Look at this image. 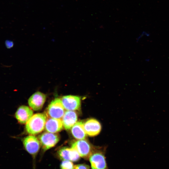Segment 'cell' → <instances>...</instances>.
<instances>
[{
	"label": "cell",
	"mask_w": 169,
	"mask_h": 169,
	"mask_svg": "<svg viewBox=\"0 0 169 169\" xmlns=\"http://www.w3.org/2000/svg\"><path fill=\"white\" fill-rule=\"evenodd\" d=\"M47 116L45 114L37 113L33 115L26 123L27 132L31 135H37L45 128Z\"/></svg>",
	"instance_id": "6da1fadb"
},
{
	"label": "cell",
	"mask_w": 169,
	"mask_h": 169,
	"mask_svg": "<svg viewBox=\"0 0 169 169\" xmlns=\"http://www.w3.org/2000/svg\"><path fill=\"white\" fill-rule=\"evenodd\" d=\"M89 160L91 169H108L105 153L101 150L95 148Z\"/></svg>",
	"instance_id": "7a4b0ae2"
},
{
	"label": "cell",
	"mask_w": 169,
	"mask_h": 169,
	"mask_svg": "<svg viewBox=\"0 0 169 169\" xmlns=\"http://www.w3.org/2000/svg\"><path fill=\"white\" fill-rule=\"evenodd\" d=\"M65 112L61 99L56 98L49 105L45 114L48 118L61 119Z\"/></svg>",
	"instance_id": "3957f363"
},
{
	"label": "cell",
	"mask_w": 169,
	"mask_h": 169,
	"mask_svg": "<svg viewBox=\"0 0 169 169\" xmlns=\"http://www.w3.org/2000/svg\"><path fill=\"white\" fill-rule=\"evenodd\" d=\"M71 148L75 150L80 156L86 160L95 149L89 142L85 139L78 140L73 143Z\"/></svg>",
	"instance_id": "277c9868"
},
{
	"label": "cell",
	"mask_w": 169,
	"mask_h": 169,
	"mask_svg": "<svg viewBox=\"0 0 169 169\" xmlns=\"http://www.w3.org/2000/svg\"><path fill=\"white\" fill-rule=\"evenodd\" d=\"M23 143L26 150L32 155L34 162L41 145L39 141L35 136L30 135L24 138Z\"/></svg>",
	"instance_id": "5b68a950"
},
{
	"label": "cell",
	"mask_w": 169,
	"mask_h": 169,
	"mask_svg": "<svg viewBox=\"0 0 169 169\" xmlns=\"http://www.w3.org/2000/svg\"><path fill=\"white\" fill-rule=\"evenodd\" d=\"M59 140L58 135L49 132H44L39 136V141L44 151L54 146Z\"/></svg>",
	"instance_id": "8992f818"
},
{
	"label": "cell",
	"mask_w": 169,
	"mask_h": 169,
	"mask_svg": "<svg viewBox=\"0 0 169 169\" xmlns=\"http://www.w3.org/2000/svg\"><path fill=\"white\" fill-rule=\"evenodd\" d=\"M65 110H79L81 106V97L78 96L68 95L61 99Z\"/></svg>",
	"instance_id": "52a82bcc"
},
{
	"label": "cell",
	"mask_w": 169,
	"mask_h": 169,
	"mask_svg": "<svg viewBox=\"0 0 169 169\" xmlns=\"http://www.w3.org/2000/svg\"><path fill=\"white\" fill-rule=\"evenodd\" d=\"M57 154L60 160H68L72 162L79 161L81 157L77 151L71 147H62L58 151Z\"/></svg>",
	"instance_id": "ba28073f"
},
{
	"label": "cell",
	"mask_w": 169,
	"mask_h": 169,
	"mask_svg": "<svg viewBox=\"0 0 169 169\" xmlns=\"http://www.w3.org/2000/svg\"><path fill=\"white\" fill-rule=\"evenodd\" d=\"M46 99V95L37 91L33 94L28 100L29 106L33 110L38 111L42 109Z\"/></svg>",
	"instance_id": "9c48e42d"
},
{
	"label": "cell",
	"mask_w": 169,
	"mask_h": 169,
	"mask_svg": "<svg viewBox=\"0 0 169 169\" xmlns=\"http://www.w3.org/2000/svg\"><path fill=\"white\" fill-rule=\"evenodd\" d=\"M83 125L86 134L90 136L97 135L101 130L100 124L95 119L91 118L87 120L83 123Z\"/></svg>",
	"instance_id": "30bf717a"
},
{
	"label": "cell",
	"mask_w": 169,
	"mask_h": 169,
	"mask_svg": "<svg viewBox=\"0 0 169 169\" xmlns=\"http://www.w3.org/2000/svg\"><path fill=\"white\" fill-rule=\"evenodd\" d=\"M33 111L31 108L26 106L22 105L17 110L15 116L18 122L25 124L33 116Z\"/></svg>",
	"instance_id": "8fae6325"
},
{
	"label": "cell",
	"mask_w": 169,
	"mask_h": 169,
	"mask_svg": "<svg viewBox=\"0 0 169 169\" xmlns=\"http://www.w3.org/2000/svg\"><path fill=\"white\" fill-rule=\"evenodd\" d=\"M63 126L61 119L49 118L46 121L45 128L47 131L54 133L60 131Z\"/></svg>",
	"instance_id": "7c38bea8"
},
{
	"label": "cell",
	"mask_w": 169,
	"mask_h": 169,
	"mask_svg": "<svg viewBox=\"0 0 169 169\" xmlns=\"http://www.w3.org/2000/svg\"><path fill=\"white\" fill-rule=\"evenodd\" d=\"M77 115L74 111H65L62 118L63 127L66 130L70 129L77 122Z\"/></svg>",
	"instance_id": "4fadbf2b"
},
{
	"label": "cell",
	"mask_w": 169,
	"mask_h": 169,
	"mask_svg": "<svg viewBox=\"0 0 169 169\" xmlns=\"http://www.w3.org/2000/svg\"><path fill=\"white\" fill-rule=\"evenodd\" d=\"M71 132L73 136L78 140L85 139L87 134L84 130L83 123L81 121L76 122L72 127Z\"/></svg>",
	"instance_id": "5bb4252c"
},
{
	"label": "cell",
	"mask_w": 169,
	"mask_h": 169,
	"mask_svg": "<svg viewBox=\"0 0 169 169\" xmlns=\"http://www.w3.org/2000/svg\"><path fill=\"white\" fill-rule=\"evenodd\" d=\"M74 166L71 161L63 160L60 165V169H74Z\"/></svg>",
	"instance_id": "9a60e30c"
},
{
	"label": "cell",
	"mask_w": 169,
	"mask_h": 169,
	"mask_svg": "<svg viewBox=\"0 0 169 169\" xmlns=\"http://www.w3.org/2000/svg\"><path fill=\"white\" fill-rule=\"evenodd\" d=\"M74 169H90V166L85 164H80L75 165Z\"/></svg>",
	"instance_id": "2e32d148"
},
{
	"label": "cell",
	"mask_w": 169,
	"mask_h": 169,
	"mask_svg": "<svg viewBox=\"0 0 169 169\" xmlns=\"http://www.w3.org/2000/svg\"><path fill=\"white\" fill-rule=\"evenodd\" d=\"M5 45L7 48L10 49L13 47L14 43L12 41L6 40L5 42Z\"/></svg>",
	"instance_id": "e0dca14e"
}]
</instances>
